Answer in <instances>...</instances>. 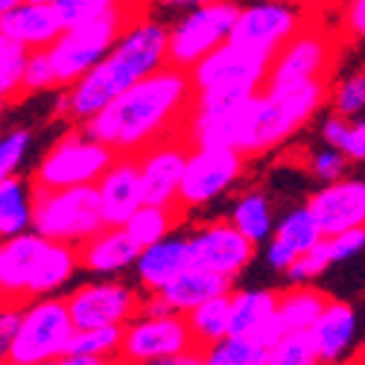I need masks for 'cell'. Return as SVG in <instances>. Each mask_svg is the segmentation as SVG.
<instances>
[{
  "mask_svg": "<svg viewBox=\"0 0 365 365\" xmlns=\"http://www.w3.org/2000/svg\"><path fill=\"white\" fill-rule=\"evenodd\" d=\"M327 97L330 88L322 79L287 88L266 85L246 103H193L187 135L193 146H234L246 155H263L307 126Z\"/></svg>",
  "mask_w": 365,
  "mask_h": 365,
  "instance_id": "1",
  "label": "cell"
},
{
  "mask_svg": "<svg viewBox=\"0 0 365 365\" xmlns=\"http://www.w3.org/2000/svg\"><path fill=\"white\" fill-rule=\"evenodd\" d=\"M170 65V24L155 15H135L111 53L58 97V114L71 123H88L140 79Z\"/></svg>",
  "mask_w": 365,
  "mask_h": 365,
  "instance_id": "2",
  "label": "cell"
},
{
  "mask_svg": "<svg viewBox=\"0 0 365 365\" xmlns=\"http://www.w3.org/2000/svg\"><path fill=\"white\" fill-rule=\"evenodd\" d=\"M193 97L196 91L190 71L167 65L158 73L140 79L82 126L111 146L117 155H140L143 149L164 140L175 129L178 117L187 111Z\"/></svg>",
  "mask_w": 365,
  "mask_h": 365,
  "instance_id": "3",
  "label": "cell"
},
{
  "mask_svg": "<svg viewBox=\"0 0 365 365\" xmlns=\"http://www.w3.org/2000/svg\"><path fill=\"white\" fill-rule=\"evenodd\" d=\"M73 316L68 298H29L21 301V327L12 345L4 351V362L9 365H50L71 354L73 342Z\"/></svg>",
  "mask_w": 365,
  "mask_h": 365,
  "instance_id": "4",
  "label": "cell"
},
{
  "mask_svg": "<svg viewBox=\"0 0 365 365\" xmlns=\"http://www.w3.org/2000/svg\"><path fill=\"white\" fill-rule=\"evenodd\" d=\"M114 158L117 152L82 126L65 132L47 146V152L36 161L29 181L36 185V190H68L97 185L106 170L114 164Z\"/></svg>",
  "mask_w": 365,
  "mask_h": 365,
  "instance_id": "5",
  "label": "cell"
},
{
  "mask_svg": "<svg viewBox=\"0 0 365 365\" xmlns=\"http://www.w3.org/2000/svg\"><path fill=\"white\" fill-rule=\"evenodd\" d=\"M269 71L272 56L228 41L190 68V82L196 97L249 100L269 85Z\"/></svg>",
  "mask_w": 365,
  "mask_h": 365,
  "instance_id": "6",
  "label": "cell"
},
{
  "mask_svg": "<svg viewBox=\"0 0 365 365\" xmlns=\"http://www.w3.org/2000/svg\"><path fill=\"white\" fill-rule=\"evenodd\" d=\"M135 15H138L135 6L126 4L123 9L108 15V18L88 21V24H79V26H68L65 33L47 47V56L53 62L58 88H71L91 68H97L103 58L111 53V47L117 44L120 33H123L126 24Z\"/></svg>",
  "mask_w": 365,
  "mask_h": 365,
  "instance_id": "7",
  "label": "cell"
},
{
  "mask_svg": "<svg viewBox=\"0 0 365 365\" xmlns=\"http://www.w3.org/2000/svg\"><path fill=\"white\" fill-rule=\"evenodd\" d=\"M33 228L53 242L82 246L85 240L106 228L97 185L68 187V190H36Z\"/></svg>",
  "mask_w": 365,
  "mask_h": 365,
  "instance_id": "8",
  "label": "cell"
},
{
  "mask_svg": "<svg viewBox=\"0 0 365 365\" xmlns=\"http://www.w3.org/2000/svg\"><path fill=\"white\" fill-rule=\"evenodd\" d=\"M240 6L242 4L237 0H214V4L181 12L170 24V65L190 71L205 56L228 44Z\"/></svg>",
  "mask_w": 365,
  "mask_h": 365,
  "instance_id": "9",
  "label": "cell"
},
{
  "mask_svg": "<svg viewBox=\"0 0 365 365\" xmlns=\"http://www.w3.org/2000/svg\"><path fill=\"white\" fill-rule=\"evenodd\" d=\"M242 173H246V152L234 146H193L181 178L178 207L199 210L220 202L240 185Z\"/></svg>",
  "mask_w": 365,
  "mask_h": 365,
  "instance_id": "10",
  "label": "cell"
},
{
  "mask_svg": "<svg viewBox=\"0 0 365 365\" xmlns=\"http://www.w3.org/2000/svg\"><path fill=\"white\" fill-rule=\"evenodd\" d=\"M68 307L76 330L88 327H126L143 307L140 287H132L123 278H94L73 287L68 295Z\"/></svg>",
  "mask_w": 365,
  "mask_h": 365,
  "instance_id": "11",
  "label": "cell"
},
{
  "mask_svg": "<svg viewBox=\"0 0 365 365\" xmlns=\"http://www.w3.org/2000/svg\"><path fill=\"white\" fill-rule=\"evenodd\" d=\"M199 351L196 336L190 330L187 316L167 313L152 316L138 313L123 327V345H120V362H158Z\"/></svg>",
  "mask_w": 365,
  "mask_h": 365,
  "instance_id": "12",
  "label": "cell"
},
{
  "mask_svg": "<svg viewBox=\"0 0 365 365\" xmlns=\"http://www.w3.org/2000/svg\"><path fill=\"white\" fill-rule=\"evenodd\" d=\"M304 21L307 18L298 9V4H289V0H255V4L240 6L231 41L275 58V53L307 26Z\"/></svg>",
  "mask_w": 365,
  "mask_h": 365,
  "instance_id": "13",
  "label": "cell"
},
{
  "mask_svg": "<svg viewBox=\"0 0 365 365\" xmlns=\"http://www.w3.org/2000/svg\"><path fill=\"white\" fill-rule=\"evenodd\" d=\"M187 249H190V263L210 269L217 275L225 278H237L242 275L252 263H255V252L257 246L242 234L228 217L225 220H210L196 225L187 234Z\"/></svg>",
  "mask_w": 365,
  "mask_h": 365,
  "instance_id": "14",
  "label": "cell"
},
{
  "mask_svg": "<svg viewBox=\"0 0 365 365\" xmlns=\"http://www.w3.org/2000/svg\"><path fill=\"white\" fill-rule=\"evenodd\" d=\"M336 58V41L322 26H304L272 58L269 85L287 88L304 82H322Z\"/></svg>",
  "mask_w": 365,
  "mask_h": 365,
  "instance_id": "15",
  "label": "cell"
},
{
  "mask_svg": "<svg viewBox=\"0 0 365 365\" xmlns=\"http://www.w3.org/2000/svg\"><path fill=\"white\" fill-rule=\"evenodd\" d=\"M187 155L185 143L178 140H158L138 155L140 164V178H143V193L146 202L152 205H173L178 207V193H181V178L187 170Z\"/></svg>",
  "mask_w": 365,
  "mask_h": 365,
  "instance_id": "16",
  "label": "cell"
},
{
  "mask_svg": "<svg viewBox=\"0 0 365 365\" xmlns=\"http://www.w3.org/2000/svg\"><path fill=\"white\" fill-rule=\"evenodd\" d=\"M307 205L313 207L324 237L365 228V178L345 175L330 185H319V190L310 193Z\"/></svg>",
  "mask_w": 365,
  "mask_h": 365,
  "instance_id": "17",
  "label": "cell"
},
{
  "mask_svg": "<svg viewBox=\"0 0 365 365\" xmlns=\"http://www.w3.org/2000/svg\"><path fill=\"white\" fill-rule=\"evenodd\" d=\"M322 240H324V231L313 214V207L307 202L295 205L278 220L275 234H272V240L266 242L263 260L272 272H287L304 252L319 246Z\"/></svg>",
  "mask_w": 365,
  "mask_h": 365,
  "instance_id": "18",
  "label": "cell"
},
{
  "mask_svg": "<svg viewBox=\"0 0 365 365\" xmlns=\"http://www.w3.org/2000/svg\"><path fill=\"white\" fill-rule=\"evenodd\" d=\"M97 193L106 225H126L135 217V210L146 202L138 155H117L106 175L97 181Z\"/></svg>",
  "mask_w": 365,
  "mask_h": 365,
  "instance_id": "19",
  "label": "cell"
},
{
  "mask_svg": "<svg viewBox=\"0 0 365 365\" xmlns=\"http://www.w3.org/2000/svg\"><path fill=\"white\" fill-rule=\"evenodd\" d=\"M281 292L255 287L231 292V333L234 336H257L269 348L284 336V324L278 319Z\"/></svg>",
  "mask_w": 365,
  "mask_h": 365,
  "instance_id": "20",
  "label": "cell"
},
{
  "mask_svg": "<svg viewBox=\"0 0 365 365\" xmlns=\"http://www.w3.org/2000/svg\"><path fill=\"white\" fill-rule=\"evenodd\" d=\"M140 242L126 231V225H106L100 234L85 240L79 246L82 269L94 278H120L123 272L135 269L140 257Z\"/></svg>",
  "mask_w": 365,
  "mask_h": 365,
  "instance_id": "21",
  "label": "cell"
},
{
  "mask_svg": "<svg viewBox=\"0 0 365 365\" xmlns=\"http://www.w3.org/2000/svg\"><path fill=\"white\" fill-rule=\"evenodd\" d=\"M307 333L316 345L322 365H345L354 345H356V333H359L356 310L348 301L330 298L324 313L319 316V322Z\"/></svg>",
  "mask_w": 365,
  "mask_h": 365,
  "instance_id": "22",
  "label": "cell"
},
{
  "mask_svg": "<svg viewBox=\"0 0 365 365\" xmlns=\"http://www.w3.org/2000/svg\"><path fill=\"white\" fill-rule=\"evenodd\" d=\"M190 266V249L187 234H170L152 246L140 249V257L135 263V281L140 292H161L167 289L181 272Z\"/></svg>",
  "mask_w": 365,
  "mask_h": 365,
  "instance_id": "23",
  "label": "cell"
},
{
  "mask_svg": "<svg viewBox=\"0 0 365 365\" xmlns=\"http://www.w3.org/2000/svg\"><path fill=\"white\" fill-rule=\"evenodd\" d=\"M47 237H41L36 228L15 237H6L0 246V289L4 301H26L29 278L47 249Z\"/></svg>",
  "mask_w": 365,
  "mask_h": 365,
  "instance_id": "24",
  "label": "cell"
},
{
  "mask_svg": "<svg viewBox=\"0 0 365 365\" xmlns=\"http://www.w3.org/2000/svg\"><path fill=\"white\" fill-rule=\"evenodd\" d=\"M62 33H65V24L58 18L56 4L24 0L12 12L0 15V36L12 38L29 50H47Z\"/></svg>",
  "mask_w": 365,
  "mask_h": 365,
  "instance_id": "25",
  "label": "cell"
},
{
  "mask_svg": "<svg viewBox=\"0 0 365 365\" xmlns=\"http://www.w3.org/2000/svg\"><path fill=\"white\" fill-rule=\"evenodd\" d=\"M82 269V257H79V246L71 242H47V249L29 278L26 287V301L29 298H50V295H62L65 287L73 284L76 272Z\"/></svg>",
  "mask_w": 365,
  "mask_h": 365,
  "instance_id": "26",
  "label": "cell"
},
{
  "mask_svg": "<svg viewBox=\"0 0 365 365\" xmlns=\"http://www.w3.org/2000/svg\"><path fill=\"white\" fill-rule=\"evenodd\" d=\"M231 287H234L231 278L217 275V272H210V269H202V266H193V263H190L167 289H161V295L167 298V304L173 307V313L187 316L190 310L199 307V304L217 298V295L231 292Z\"/></svg>",
  "mask_w": 365,
  "mask_h": 365,
  "instance_id": "27",
  "label": "cell"
},
{
  "mask_svg": "<svg viewBox=\"0 0 365 365\" xmlns=\"http://www.w3.org/2000/svg\"><path fill=\"white\" fill-rule=\"evenodd\" d=\"M228 220L246 234L255 246H266L278 228L275 205H272L269 193L260 187H249V190L237 193L228 207Z\"/></svg>",
  "mask_w": 365,
  "mask_h": 365,
  "instance_id": "28",
  "label": "cell"
},
{
  "mask_svg": "<svg viewBox=\"0 0 365 365\" xmlns=\"http://www.w3.org/2000/svg\"><path fill=\"white\" fill-rule=\"evenodd\" d=\"M36 220V185L21 175L0 178V237L33 231Z\"/></svg>",
  "mask_w": 365,
  "mask_h": 365,
  "instance_id": "29",
  "label": "cell"
},
{
  "mask_svg": "<svg viewBox=\"0 0 365 365\" xmlns=\"http://www.w3.org/2000/svg\"><path fill=\"white\" fill-rule=\"evenodd\" d=\"M327 301H330V298H327L322 289L310 287V284L292 287V289L281 292L278 319H281L284 330H287V333H292V330H304V333H307V330L319 322V316L324 313Z\"/></svg>",
  "mask_w": 365,
  "mask_h": 365,
  "instance_id": "30",
  "label": "cell"
},
{
  "mask_svg": "<svg viewBox=\"0 0 365 365\" xmlns=\"http://www.w3.org/2000/svg\"><path fill=\"white\" fill-rule=\"evenodd\" d=\"M202 365H269V345L257 336H225L199 348Z\"/></svg>",
  "mask_w": 365,
  "mask_h": 365,
  "instance_id": "31",
  "label": "cell"
},
{
  "mask_svg": "<svg viewBox=\"0 0 365 365\" xmlns=\"http://www.w3.org/2000/svg\"><path fill=\"white\" fill-rule=\"evenodd\" d=\"M231 292L210 298V301L199 304L196 310L187 313V322H190V330H193L199 348L214 345V342L231 336Z\"/></svg>",
  "mask_w": 365,
  "mask_h": 365,
  "instance_id": "32",
  "label": "cell"
},
{
  "mask_svg": "<svg viewBox=\"0 0 365 365\" xmlns=\"http://www.w3.org/2000/svg\"><path fill=\"white\" fill-rule=\"evenodd\" d=\"M175 222H178V207L143 202L135 210V217L126 222V231L140 242V246H152V242L175 234Z\"/></svg>",
  "mask_w": 365,
  "mask_h": 365,
  "instance_id": "33",
  "label": "cell"
},
{
  "mask_svg": "<svg viewBox=\"0 0 365 365\" xmlns=\"http://www.w3.org/2000/svg\"><path fill=\"white\" fill-rule=\"evenodd\" d=\"M120 345H123V327H88V330H76L73 342H71V354L79 356H97V359H120Z\"/></svg>",
  "mask_w": 365,
  "mask_h": 365,
  "instance_id": "34",
  "label": "cell"
},
{
  "mask_svg": "<svg viewBox=\"0 0 365 365\" xmlns=\"http://www.w3.org/2000/svg\"><path fill=\"white\" fill-rule=\"evenodd\" d=\"M330 111H336L348 120H356L365 114V65L348 71L336 85L330 88Z\"/></svg>",
  "mask_w": 365,
  "mask_h": 365,
  "instance_id": "35",
  "label": "cell"
},
{
  "mask_svg": "<svg viewBox=\"0 0 365 365\" xmlns=\"http://www.w3.org/2000/svg\"><path fill=\"white\" fill-rule=\"evenodd\" d=\"M29 53H33L29 47L0 36V94H4V100H12L15 94L24 91V73H26Z\"/></svg>",
  "mask_w": 365,
  "mask_h": 365,
  "instance_id": "36",
  "label": "cell"
},
{
  "mask_svg": "<svg viewBox=\"0 0 365 365\" xmlns=\"http://www.w3.org/2000/svg\"><path fill=\"white\" fill-rule=\"evenodd\" d=\"M269 365H322L310 333L292 330L269 348Z\"/></svg>",
  "mask_w": 365,
  "mask_h": 365,
  "instance_id": "37",
  "label": "cell"
},
{
  "mask_svg": "<svg viewBox=\"0 0 365 365\" xmlns=\"http://www.w3.org/2000/svg\"><path fill=\"white\" fill-rule=\"evenodd\" d=\"M129 0H58L56 9H58V18H62L65 29H68V26H79L88 21L108 18V15L120 12Z\"/></svg>",
  "mask_w": 365,
  "mask_h": 365,
  "instance_id": "38",
  "label": "cell"
},
{
  "mask_svg": "<svg viewBox=\"0 0 365 365\" xmlns=\"http://www.w3.org/2000/svg\"><path fill=\"white\" fill-rule=\"evenodd\" d=\"M333 266V255H330V246H327V237L319 242V246H313L310 252H304L284 275L292 287H304V284H313L316 278H322L324 272Z\"/></svg>",
  "mask_w": 365,
  "mask_h": 365,
  "instance_id": "39",
  "label": "cell"
},
{
  "mask_svg": "<svg viewBox=\"0 0 365 365\" xmlns=\"http://www.w3.org/2000/svg\"><path fill=\"white\" fill-rule=\"evenodd\" d=\"M348 155L336 146H316L310 155H307V173L319 181V185H330V181H339L345 178V170H348Z\"/></svg>",
  "mask_w": 365,
  "mask_h": 365,
  "instance_id": "40",
  "label": "cell"
},
{
  "mask_svg": "<svg viewBox=\"0 0 365 365\" xmlns=\"http://www.w3.org/2000/svg\"><path fill=\"white\" fill-rule=\"evenodd\" d=\"M33 149V135L26 129H12L0 140V178L6 175H21V167Z\"/></svg>",
  "mask_w": 365,
  "mask_h": 365,
  "instance_id": "41",
  "label": "cell"
},
{
  "mask_svg": "<svg viewBox=\"0 0 365 365\" xmlns=\"http://www.w3.org/2000/svg\"><path fill=\"white\" fill-rule=\"evenodd\" d=\"M50 88H58L50 56L47 50H33L26 62V73H24V94H44Z\"/></svg>",
  "mask_w": 365,
  "mask_h": 365,
  "instance_id": "42",
  "label": "cell"
},
{
  "mask_svg": "<svg viewBox=\"0 0 365 365\" xmlns=\"http://www.w3.org/2000/svg\"><path fill=\"white\" fill-rule=\"evenodd\" d=\"M327 246L333 255V263H345L351 257H356L359 252H365V228H351L342 234L327 237Z\"/></svg>",
  "mask_w": 365,
  "mask_h": 365,
  "instance_id": "43",
  "label": "cell"
},
{
  "mask_svg": "<svg viewBox=\"0 0 365 365\" xmlns=\"http://www.w3.org/2000/svg\"><path fill=\"white\" fill-rule=\"evenodd\" d=\"M342 152L351 161L365 164V114L348 123V132H345V140H342Z\"/></svg>",
  "mask_w": 365,
  "mask_h": 365,
  "instance_id": "44",
  "label": "cell"
},
{
  "mask_svg": "<svg viewBox=\"0 0 365 365\" xmlns=\"http://www.w3.org/2000/svg\"><path fill=\"white\" fill-rule=\"evenodd\" d=\"M18 327H21V301H4V310H0V354L12 345Z\"/></svg>",
  "mask_w": 365,
  "mask_h": 365,
  "instance_id": "45",
  "label": "cell"
},
{
  "mask_svg": "<svg viewBox=\"0 0 365 365\" xmlns=\"http://www.w3.org/2000/svg\"><path fill=\"white\" fill-rule=\"evenodd\" d=\"M348 123H351L348 117H342V114H336V111H330V114L322 120V126H319V138H322V143L342 149V140H345Z\"/></svg>",
  "mask_w": 365,
  "mask_h": 365,
  "instance_id": "46",
  "label": "cell"
},
{
  "mask_svg": "<svg viewBox=\"0 0 365 365\" xmlns=\"http://www.w3.org/2000/svg\"><path fill=\"white\" fill-rule=\"evenodd\" d=\"M345 26L351 36L365 41V0H345Z\"/></svg>",
  "mask_w": 365,
  "mask_h": 365,
  "instance_id": "47",
  "label": "cell"
},
{
  "mask_svg": "<svg viewBox=\"0 0 365 365\" xmlns=\"http://www.w3.org/2000/svg\"><path fill=\"white\" fill-rule=\"evenodd\" d=\"M114 365H202V356L199 351L193 354H185V356H173V359H158V362H114Z\"/></svg>",
  "mask_w": 365,
  "mask_h": 365,
  "instance_id": "48",
  "label": "cell"
},
{
  "mask_svg": "<svg viewBox=\"0 0 365 365\" xmlns=\"http://www.w3.org/2000/svg\"><path fill=\"white\" fill-rule=\"evenodd\" d=\"M50 365H114L111 359H97V356H79V354H68L62 359H56Z\"/></svg>",
  "mask_w": 365,
  "mask_h": 365,
  "instance_id": "49",
  "label": "cell"
},
{
  "mask_svg": "<svg viewBox=\"0 0 365 365\" xmlns=\"http://www.w3.org/2000/svg\"><path fill=\"white\" fill-rule=\"evenodd\" d=\"M158 6L164 9H181V12H187V9H196V6H205V4H214V0H155Z\"/></svg>",
  "mask_w": 365,
  "mask_h": 365,
  "instance_id": "50",
  "label": "cell"
},
{
  "mask_svg": "<svg viewBox=\"0 0 365 365\" xmlns=\"http://www.w3.org/2000/svg\"><path fill=\"white\" fill-rule=\"evenodd\" d=\"M18 4H24V0H0V15H6V12H12Z\"/></svg>",
  "mask_w": 365,
  "mask_h": 365,
  "instance_id": "51",
  "label": "cell"
},
{
  "mask_svg": "<svg viewBox=\"0 0 365 365\" xmlns=\"http://www.w3.org/2000/svg\"><path fill=\"white\" fill-rule=\"evenodd\" d=\"M33 4H58V0H33Z\"/></svg>",
  "mask_w": 365,
  "mask_h": 365,
  "instance_id": "52",
  "label": "cell"
},
{
  "mask_svg": "<svg viewBox=\"0 0 365 365\" xmlns=\"http://www.w3.org/2000/svg\"><path fill=\"white\" fill-rule=\"evenodd\" d=\"M327 4H345V0H327Z\"/></svg>",
  "mask_w": 365,
  "mask_h": 365,
  "instance_id": "53",
  "label": "cell"
},
{
  "mask_svg": "<svg viewBox=\"0 0 365 365\" xmlns=\"http://www.w3.org/2000/svg\"><path fill=\"white\" fill-rule=\"evenodd\" d=\"M289 4H304V0H289Z\"/></svg>",
  "mask_w": 365,
  "mask_h": 365,
  "instance_id": "54",
  "label": "cell"
},
{
  "mask_svg": "<svg viewBox=\"0 0 365 365\" xmlns=\"http://www.w3.org/2000/svg\"><path fill=\"white\" fill-rule=\"evenodd\" d=\"M6 365H9V362H6Z\"/></svg>",
  "mask_w": 365,
  "mask_h": 365,
  "instance_id": "55",
  "label": "cell"
}]
</instances>
